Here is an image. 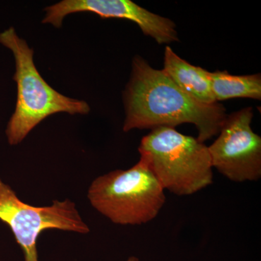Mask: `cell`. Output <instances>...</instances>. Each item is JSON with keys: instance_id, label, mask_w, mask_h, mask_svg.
Masks as SVG:
<instances>
[{"instance_id": "7", "label": "cell", "mask_w": 261, "mask_h": 261, "mask_svg": "<svg viewBox=\"0 0 261 261\" xmlns=\"http://www.w3.org/2000/svg\"><path fill=\"white\" fill-rule=\"evenodd\" d=\"M43 23L61 27L67 15L89 12L102 18H120L137 23L145 35L159 44L178 41L176 25L172 20L142 8L130 0H63L44 9Z\"/></svg>"}, {"instance_id": "5", "label": "cell", "mask_w": 261, "mask_h": 261, "mask_svg": "<svg viewBox=\"0 0 261 261\" xmlns=\"http://www.w3.org/2000/svg\"><path fill=\"white\" fill-rule=\"evenodd\" d=\"M0 220L11 229L23 252L24 261H39L37 241L43 231L58 229L87 233L90 231L73 201L54 200L45 207L30 205L20 200L1 179Z\"/></svg>"}, {"instance_id": "9", "label": "cell", "mask_w": 261, "mask_h": 261, "mask_svg": "<svg viewBox=\"0 0 261 261\" xmlns=\"http://www.w3.org/2000/svg\"><path fill=\"white\" fill-rule=\"evenodd\" d=\"M215 101L232 98L261 99L260 74L235 75L227 71L208 72Z\"/></svg>"}, {"instance_id": "3", "label": "cell", "mask_w": 261, "mask_h": 261, "mask_svg": "<svg viewBox=\"0 0 261 261\" xmlns=\"http://www.w3.org/2000/svg\"><path fill=\"white\" fill-rule=\"evenodd\" d=\"M140 158L147 163L165 190L191 195L214 181L208 147L172 127H158L141 141Z\"/></svg>"}, {"instance_id": "6", "label": "cell", "mask_w": 261, "mask_h": 261, "mask_svg": "<svg viewBox=\"0 0 261 261\" xmlns=\"http://www.w3.org/2000/svg\"><path fill=\"white\" fill-rule=\"evenodd\" d=\"M252 108L226 117L218 138L208 147L213 168L231 181L261 177V138L253 132Z\"/></svg>"}, {"instance_id": "2", "label": "cell", "mask_w": 261, "mask_h": 261, "mask_svg": "<svg viewBox=\"0 0 261 261\" xmlns=\"http://www.w3.org/2000/svg\"><path fill=\"white\" fill-rule=\"evenodd\" d=\"M0 44L13 53L16 69L13 75L17 84L16 106L5 130L10 145L21 143L51 115L88 114L90 107L85 101L63 95L44 81L34 64V50L18 37L13 27L0 33Z\"/></svg>"}, {"instance_id": "10", "label": "cell", "mask_w": 261, "mask_h": 261, "mask_svg": "<svg viewBox=\"0 0 261 261\" xmlns=\"http://www.w3.org/2000/svg\"><path fill=\"white\" fill-rule=\"evenodd\" d=\"M126 261H140L138 257L135 256H130L128 257Z\"/></svg>"}, {"instance_id": "8", "label": "cell", "mask_w": 261, "mask_h": 261, "mask_svg": "<svg viewBox=\"0 0 261 261\" xmlns=\"http://www.w3.org/2000/svg\"><path fill=\"white\" fill-rule=\"evenodd\" d=\"M162 70L182 91L198 102L207 105L217 103L211 90L209 71L182 59L169 46L165 49Z\"/></svg>"}, {"instance_id": "4", "label": "cell", "mask_w": 261, "mask_h": 261, "mask_svg": "<svg viewBox=\"0 0 261 261\" xmlns=\"http://www.w3.org/2000/svg\"><path fill=\"white\" fill-rule=\"evenodd\" d=\"M89 202L119 225H142L155 219L166 202L165 190L142 158L133 167L96 178L89 187Z\"/></svg>"}, {"instance_id": "1", "label": "cell", "mask_w": 261, "mask_h": 261, "mask_svg": "<svg viewBox=\"0 0 261 261\" xmlns=\"http://www.w3.org/2000/svg\"><path fill=\"white\" fill-rule=\"evenodd\" d=\"M126 118L123 132L192 123L202 142L217 135L227 115L220 103L198 102L182 91L162 70L140 56L132 62V75L123 92Z\"/></svg>"}]
</instances>
